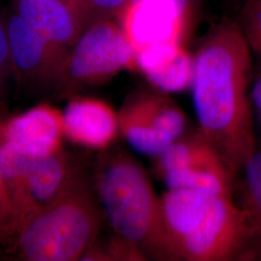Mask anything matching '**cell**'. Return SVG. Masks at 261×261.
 Segmentation results:
<instances>
[{
  "instance_id": "21",
  "label": "cell",
  "mask_w": 261,
  "mask_h": 261,
  "mask_svg": "<svg viewBox=\"0 0 261 261\" xmlns=\"http://www.w3.org/2000/svg\"><path fill=\"white\" fill-rule=\"evenodd\" d=\"M251 98L252 103L261 113V74L252 86Z\"/></svg>"
},
{
  "instance_id": "7",
  "label": "cell",
  "mask_w": 261,
  "mask_h": 261,
  "mask_svg": "<svg viewBox=\"0 0 261 261\" xmlns=\"http://www.w3.org/2000/svg\"><path fill=\"white\" fill-rule=\"evenodd\" d=\"M118 19L137 55L157 44H183L192 16L176 0H130Z\"/></svg>"
},
{
  "instance_id": "4",
  "label": "cell",
  "mask_w": 261,
  "mask_h": 261,
  "mask_svg": "<svg viewBox=\"0 0 261 261\" xmlns=\"http://www.w3.org/2000/svg\"><path fill=\"white\" fill-rule=\"evenodd\" d=\"M103 217L94 186L75 168L60 194L17 227L19 255L30 261L82 259L96 242Z\"/></svg>"
},
{
  "instance_id": "16",
  "label": "cell",
  "mask_w": 261,
  "mask_h": 261,
  "mask_svg": "<svg viewBox=\"0 0 261 261\" xmlns=\"http://www.w3.org/2000/svg\"><path fill=\"white\" fill-rule=\"evenodd\" d=\"M244 203L251 241L261 245V150H254L244 166Z\"/></svg>"
},
{
  "instance_id": "12",
  "label": "cell",
  "mask_w": 261,
  "mask_h": 261,
  "mask_svg": "<svg viewBox=\"0 0 261 261\" xmlns=\"http://www.w3.org/2000/svg\"><path fill=\"white\" fill-rule=\"evenodd\" d=\"M19 16L51 44L70 53L81 36L65 0H18Z\"/></svg>"
},
{
  "instance_id": "5",
  "label": "cell",
  "mask_w": 261,
  "mask_h": 261,
  "mask_svg": "<svg viewBox=\"0 0 261 261\" xmlns=\"http://www.w3.org/2000/svg\"><path fill=\"white\" fill-rule=\"evenodd\" d=\"M122 70H138L136 53L120 24L102 21L82 33L57 84L67 91L102 84Z\"/></svg>"
},
{
  "instance_id": "2",
  "label": "cell",
  "mask_w": 261,
  "mask_h": 261,
  "mask_svg": "<svg viewBox=\"0 0 261 261\" xmlns=\"http://www.w3.org/2000/svg\"><path fill=\"white\" fill-rule=\"evenodd\" d=\"M161 203L174 260H232L251 242L246 215L232 196L168 189Z\"/></svg>"
},
{
  "instance_id": "20",
  "label": "cell",
  "mask_w": 261,
  "mask_h": 261,
  "mask_svg": "<svg viewBox=\"0 0 261 261\" xmlns=\"http://www.w3.org/2000/svg\"><path fill=\"white\" fill-rule=\"evenodd\" d=\"M0 66L9 70L12 67L10 59L9 45L6 23L0 19Z\"/></svg>"
},
{
  "instance_id": "3",
  "label": "cell",
  "mask_w": 261,
  "mask_h": 261,
  "mask_svg": "<svg viewBox=\"0 0 261 261\" xmlns=\"http://www.w3.org/2000/svg\"><path fill=\"white\" fill-rule=\"evenodd\" d=\"M93 186L113 233L135 245L147 260H174L161 197L136 159L119 148L106 152L95 169Z\"/></svg>"
},
{
  "instance_id": "8",
  "label": "cell",
  "mask_w": 261,
  "mask_h": 261,
  "mask_svg": "<svg viewBox=\"0 0 261 261\" xmlns=\"http://www.w3.org/2000/svg\"><path fill=\"white\" fill-rule=\"evenodd\" d=\"M5 23L11 65L19 79L36 85L57 83L69 53L43 37L18 13Z\"/></svg>"
},
{
  "instance_id": "9",
  "label": "cell",
  "mask_w": 261,
  "mask_h": 261,
  "mask_svg": "<svg viewBox=\"0 0 261 261\" xmlns=\"http://www.w3.org/2000/svg\"><path fill=\"white\" fill-rule=\"evenodd\" d=\"M62 122L69 140L90 149H107L120 134L118 113L97 99L71 101L62 113Z\"/></svg>"
},
{
  "instance_id": "17",
  "label": "cell",
  "mask_w": 261,
  "mask_h": 261,
  "mask_svg": "<svg viewBox=\"0 0 261 261\" xmlns=\"http://www.w3.org/2000/svg\"><path fill=\"white\" fill-rule=\"evenodd\" d=\"M130 0H65L81 35L96 23L119 18Z\"/></svg>"
},
{
  "instance_id": "18",
  "label": "cell",
  "mask_w": 261,
  "mask_h": 261,
  "mask_svg": "<svg viewBox=\"0 0 261 261\" xmlns=\"http://www.w3.org/2000/svg\"><path fill=\"white\" fill-rule=\"evenodd\" d=\"M239 19L250 48L261 59V0H246Z\"/></svg>"
},
{
  "instance_id": "6",
  "label": "cell",
  "mask_w": 261,
  "mask_h": 261,
  "mask_svg": "<svg viewBox=\"0 0 261 261\" xmlns=\"http://www.w3.org/2000/svg\"><path fill=\"white\" fill-rule=\"evenodd\" d=\"M119 130L130 147L156 158L186 133V115L167 93L141 90L132 94L118 112Z\"/></svg>"
},
{
  "instance_id": "19",
  "label": "cell",
  "mask_w": 261,
  "mask_h": 261,
  "mask_svg": "<svg viewBox=\"0 0 261 261\" xmlns=\"http://www.w3.org/2000/svg\"><path fill=\"white\" fill-rule=\"evenodd\" d=\"M19 225L18 216L0 174V233L14 231Z\"/></svg>"
},
{
  "instance_id": "24",
  "label": "cell",
  "mask_w": 261,
  "mask_h": 261,
  "mask_svg": "<svg viewBox=\"0 0 261 261\" xmlns=\"http://www.w3.org/2000/svg\"><path fill=\"white\" fill-rule=\"evenodd\" d=\"M2 130H3V127L0 126V141L3 140V133H2Z\"/></svg>"
},
{
  "instance_id": "13",
  "label": "cell",
  "mask_w": 261,
  "mask_h": 261,
  "mask_svg": "<svg viewBox=\"0 0 261 261\" xmlns=\"http://www.w3.org/2000/svg\"><path fill=\"white\" fill-rule=\"evenodd\" d=\"M74 169L60 149L46 157L33 159L28 176L29 215L50 203L60 194Z\"/></svg>"
},
{
  "instance_id": "15",
  "label": "cell",
  "mask_w": 261,
  "mask_h": 261,
  "mask_svg": "<svg viewBox=\"0 0 261 261\" xmlns=\"http://www.w3.org/2000/svg\"><path fill=\"white\" fill-rule=\"evenodd\" d=\"M168 189H187L206 194L232 196L233 176L226 166L178 168L159 176Z\"/></svg>"
},
{
  "instance_id": "11",
  "label": "cell",
  "mask_w": 261,
  "mask_h": 261,
  "mask_svg": "<svg viewBox=\"0 0 261 261\" xmlns=\"http://www.w3.org/2000/svg\"><path fill=\"white\" fill-rule=\"evenodd\" d=\"M3 139L31 158H43L59 149L63 133L62 114L48 106H39L10 120Z\"/></svg>"
},
{
  "instance_id": "22",
  "label": "cell",
  "mask_w": 261,
  "mask_h": 261,
  "mask_svg": "<svg viewBox=\"0 0 261 261\" xmlns=\"http://www.w3.org/2000/svg\"><path fill=\"white\" fill-rule=\"evenodd\" d=\"M178 3L186 10L187 12L192 16L194 8V0H176Z\"/></svg>"
},
{
  "instance_id": "23",
  "label": "cell",
  "mask_w": 261,
  "mask_h": 261,
  "mask_svg": "<svg viewBox=\"0 0 261 261\" xmlns=\"http://www.w3.org/2000/svg\"><path fill=\"white\" fill-rule=\"evenodd\" d=\"M7 71H8V70H6V69L3 68L2 66H0V87H1L3 79H4V76L6 75V72H7Z\"/></svg>"
},
{
  "instance_id": "10",
  "label": "cell",
  "mask_w": 261,
  "mask_h": 261,
  "mask_svg": "<svg viewBox=\"0 0 261 261\" xmlns=\"http://www.w3.org/2000/svg\"><path fill=\"white\" fill-rule=\"evenodd\" d=\"M137 67L150 84L164 93H177L192 86L194 57L182 43H162L136 55Z\"/></svg>"
},
{
  "instance_id": "1",
  "label": "cell",
  "mask_w": 261,
  "mask_h": 261,
  "mask_svg": "<svg viewBox=\"0 0 261 261\" xmlns=\"http://www.w3.org/2000/svg\"><path fill=\"white\" fill-rule=\"evenodd\" d=\"M251 48L238 23L219 24L194 57L193 103L203 136L235 175L255 150L249 97Z\"/></svg>"
},
{
  "instance_id": "14",
  "label": "cell",
  "mask_w": 261,
  "mask_h": 261,
  "mask_svg": "<svg viewBox=\"0 0 261 261\" xmlns=\"http://www.w3.org/2000/svg\"><path fill=\"white\" fill-rule=\"evenodd\" d=\"M33 159L11 141L4 139L0 141V174L15 207L19 224L30 212L28 176Z\"/></svg>"
}]
</instances>
